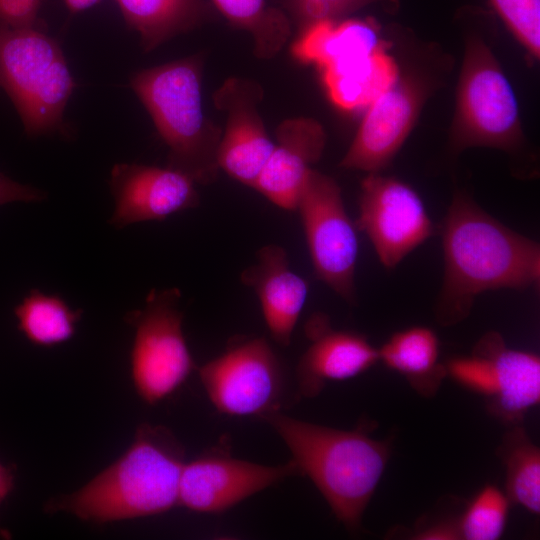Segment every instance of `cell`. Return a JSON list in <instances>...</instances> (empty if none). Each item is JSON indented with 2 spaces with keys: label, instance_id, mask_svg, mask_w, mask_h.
Listing matches in <instances>:
<instances>
[{
  "label": "cell",
  "instance_id": "obj_27",
  "mask_svg": "<svg viewBox=\"0 0 540 540\" xmlns=\"http://www.w3.org/2000/svg\"><path fill=\"white\" fill-rule=\"evenodd\" d=\"M531 56L540 55V0H489Z\"/></svg>",
  "mask_w": 540,
  "mask_h": 540
},
{
  "label": "cell",
  "instance_id": "obj_30",
  "mask_svg": "<svg viewBox=\"0 0 540 540\" xmlns=\"http://www.w3.org/2000/svg\"><path fill=\"white\" fill-rule=\"evenodd\" d=\"M45 197V193L40 189L21 184L0 173V205L14 201H41Z\"/></svg>",
  "mask_w": 540,
  "mask_h": 540
},
{
  "label": "cell",
  "instance_id": "obj_8",
  "mask_svg": "<svg viewBox=\"0 0 540 540\" xmlns=\"http://www.w3.org/2000/svg\"><path fill=\"white\" fill-rule=\"evenodd\" d=\"M316 277L350 304L356 302L359 243L341 189L330 176L308 172L296 209Z\"/></svg>",
  "mask_w": 540,
  "mask_h": 540
},
{
  "label": "cell",
  "instance_id": "obj_29",
  "mask_svg": "<svg viewBox=\"0 0 540 540\" xmlns=\"http://www.w3.org/2000/svg\"><path fill=\"white\" fill-rule=\"evenodd\" d=\"M41 0H0V24L11 28L35 27Z\"/></svg>",
  "mask_w": 540,
  "mask_h": 540
},
{
  "label": "cell",
  "instance_id": "obj_32",
  "mask_svg": "<svg viewBox=\"0 0 540 540\" xmlns=\"http://www.w3.org/2000/svg\"><path fill=\"white\" fill-rule=\"evenodd\" d=\"M15 485V468L12 465L5 466L0 462V505L13 490ZM1 536L5 533L0 528Z\"/></svg>",
  "mask_w": 540,
  "mask_h": 540
},
{
  "label": "cell",
  "instance_id": "obj_14",
  "mask_svg": "<svg viewBox=\"0 0 540 540\" xmlns=\"http://www.w3.org/2000/svg\"><path fill=\"white\" fill-rule=\"evenodd\" d=\"M196 183L184 173L166 167L119 163L109 180L114 212L109 220L117 228L145 221H161L195 208L200 197Z\"/></svg>",
  "mask_w": 540,
  "mask_h": 540
},
{
  "label": "cell",
  "instance_id": "obj_12",
  "mask_svg": "<svg viewBox=\"0 0 540 540\" xmlns=\"http://www.w3.org/2000/svg\"><path fill=\"white\" fill-rule=\"evenodd\" d=\"M262 86L251 79L230 77L213 93L217 109L226 112L218 148V166L234 180L254 188L273 148L258 111Z\"/></svg>",
  "mask_w": 540,
  "mask_h": 540
},
{
  "label": "cell",
  "instance_id": "obj_17",
  "mask_svg": "<svg viewBox=\"0 0 540 540\" xmlns=\"http://www.w3.org/2000/svg\"><path fill=\"white\" fill-rule=\"evenodd\" d=\"M311 344L297 367L300 393L314 397L328 381L355 377L379 360L378 349L366 337L330 328L326 316L317 314L306 325Z\"/></svg>",
  "mask_w": 540,
  "mask_h": 540
},
{
  "label": "cell",
  "instance_id": "obj_24",
  "mask_svg": "<svg viewBox=\"0 0 540 540\" xmlns=\"http://www.w3.org/2000/svg\"><path fill=\"white\" fill-rule=\"evenodd\" d=\"M235 27L250 33L254 54L268 60L278 54L291 35V22L283 11L266 0H211Z\"/></svg>",
  "mask_w": 540,
  "mask_h": 540
},
{
  "label": "cell",
  "instance_id": "obj_5",
  "mask_svg": "<svg viewBox=\"0 0 540 540\" xmlns=\"http://www.w3.org/2000/svg\"><path fill=\"white\" fill-rule=\"evenodd\" d=\"M75 82L59 44L36 27L0 24V88L24 131L35 137L62 128Z\"/></svg>",
  "mask_w": 540,
  "mask_h": 540
},
{
  "label": "cell",
  "instance_id": "obj_23",
  "mask_svg": "<svg viewBox=\"0 0 540 540\" xmlns=\"http://www.w3.org/2000/svg\"><path fill=\"white\" fill-rule=\"evenodd\" d=\"M14 314L19 331L41 347H52L71 339L83 310H74L59 295L32 289L19 303Z\"/></svg>",
  "mask_w": 540,
  "mask_h": 540
},
{
  "label": "cell",
  "instance_id": "obj_26",
  "mask_svg": "<svg viewBox=\"0 0 540 540\" xmlns=\"http://www.w3.org/2000/svg\"><path fill=\"white\" fill-rule=\"evenodd\" d=\"M510 500L493 485L483 487L457 521L460 539L496 540L505 530Z\"/></svg>",
  "mask_w": 540,
  "mask_h": 540
},
{
  "label": "cell",
  "instance_id": "obj_21",
  "mask_svg": "<svg viewBox=\"0 0 540 540\" xmlns=\"http://www.w3.org/2000/svg\"><path fill=\"white\" fill-rule=\"evenodd\" d=\"M127 26L140 36L145 52L214 18L204 0H116Z\"/></svg>",
  "mask_w": 540,
  "mask_h": 540
},
{
  "label": "cell",
  "instance_id": "obj_25",
  "mask_svg": "<svg viewBox=\"0 0 540 540\" xmlns=\"http://www.w3.org/2000/svg\"><path fill=\"white\" fill-rule=\"evenodd\" d=\"M501 457L506 471V495L510 502L533 514L540 512V450L526 431L514 425L503 441Z\"/></svg>",
  "mask_w": 540,
  "mask_h": 540
},
{
  "label": "cell",
  "instance_id": "obj_22",
  "mask_svg": "<svg viewBox=\"0 0 540 540\" xmlns=\"http://www.w3.org/2000/svg\"><path fill=\"white\" fill-rule=\"evenodd\" d=\"M439 340L427 327H411L394 333L380 349L379 360L404 376L423 395L435 393L446 376L439 363Z\"/></svg>",
  "mask_w": 540,
  "mask_h": 540
},
{
  "label": "cell",
  "instance_id": "obj_18",
  "mask_svg": "<svg viewBox=\"0 0 540 540\" xmlns=\"http://www.w3.org/2000/svg\"><path fill=\"white\" fill-rule=\"evenodd\" d=\"M256 258V263L241 273V282L256 293L272 338L288 346L308 295V284L291 269L282 246L265 245Z\"/></svg>",
  "mask_w": 540,
  "mask_h": 540
},
{
  "label": "cell",
  "instance_id": "obj_13",
  "mask_svg": "<svg viewBox=\"0 0 540 540\" xmlns=\"http://www.w3.org/2000/svg\"><path fill=\"white\" fill-rule=\"evenodd\" d=\"M297 473L292 460L267 466L224 455L201 456L183 466L178 505L198 513H221Z\"/></svg>",
  "mask_w": 540,
  "mask_h": 540
},
{
  "label": "cell",
  "instance_id": "obj_11",
  "mask_svg": "<svg viewBox=\"0 0 540 540\" xmlns=\"http://www.w3.org/2000/svg\"><path fill=\"white\" fill-rule=\"evenodd\" d=\"M357 230L370 240L380 263L395 268L434 234L419 194L393 177L369 173L361 182Z\"/></svg>",
  "mask_w": 540,
  "mask_h": 540
},
{
  "label": "cell",
  "instance_id": "obj_7",
  "mask_svg": "<svg viewBox=\"0 0 540 540\" xmlns=\"http://www.w3.org/2000/svg\"><path fill=\"white\" fill-rule=\"evenodd\" d=\"M177 288L152 289L140 310L127 313L135 329L131 378L139 397L155 405L173 394L195 369L183 330Z\"/></svg>",
  "mask_w": 540,
  "mask_h": 540
},
{
  "label": "cell",
  "instance_id": "obj_15",
  "mask_svg": "<svg viewBox=\"0 0 540 540\" xmlns=\"http://www.w3.org/2000/svg\"><path fill=\"white\" fill-rule=\"evenodd\" d=\"M422 102L423 90L411 80L398 81L380 95L366 108L340 166L368 173L384 169L413 128Z\"/></svg>",
  "mask_w": 540,
  "mask_h": 540
},
{
  "label": "cell",
  "instance_id": "obj_3",
  "mask_svg": "<svg viewBox=\"0 0 540 540\" xmlns=\"http://www.w3.org/2000/svg\"><path fill=\"white\" fill-rule=\"evenodd\" d=\"M285 442L299 473L307 475L344 526L356 531L384 474L387 443L360 431L338 430L284 415L260 416Z\"/></svg>",
  "mask_w": 540,
  "mask_h": 540
},
{
  "label": "cell",
  "instance_id": "obj_4",
  "mask_svg": "<svg viewBox=\"0 0 540 540\" xmlns=\"http://www.w3.org/2000/svg\"><path fill=\"white\" fill-rule=\"evenodd\" d=\"M203 66V54H194L138 71L130 86L168 147L167 166L208 185L220 172L222 130L203 110Z\"/></svg>",
  "mask_w": 540,
  "mask_h": 540
},
{
  "label": "cell",
  "instance_id": "obj_2",
  "mask_svg": "<svg viewBox=\"0 0 540 540\" xmlns=\"http://www.w3.org/2000/svg\"><path fill=\"white\" fill-rule=\"evenodd\" d=\"M185 451L162 425L142 423L128 449L80 489L51 497L46 513L103 524L169 511L178 505Z\"/></svg>",
  "mask_w": 540,
  "mask_h": 540
},
{
  "label": "cell",
  "instance_id": "obj_20",
  "mask_svg": "<svg viewBox=\"0 0 540 540\" xmlns=\"http://www.w3.org/2000/svg\"><path fill=\"white\" fill-rule=\"evenodd\" d=\"M319 71L329 99L345 111L367 108L399 81L398 66L386 47Z\"/></svg>",
  "mask_w": 540,
  "mask_h": 540
},
{
  "label": "cell",
  "instance_id": "obj_6",
  "mask_svg": "<svg viewBox=\"0 0 540 540\" xmlns=\"http://www.w3.org/2000/svg\"><path fill=\"white\" fill-rule=\"evenodd\" d=\"M519 107L495 56L478 36L468 38L457 90L451 146L513 151L522 141Z\"/></svg>",
  "mask_w": 540,
  "mask_h": 540
},
{
  "label": "cell",
  "instance_id": "obj_10",
  "mask_svg": "<svg viewBox=\"0 0 540 540\" xmlns=\"http://www.w3.org/2000/svg\"><path fill=\"white\" fill-rule=\"evenodd\" d=\"M199 376L209 400L223 414L262 416L279 410L283 372L263 337L232 342L199 368Z\"/></svg>",
  "mask_w": 540,
  "mask_h": 540
},
{
  "label": "cell",
  "instance_id": "obj_31",
  "mask_svg": "<svg viewBox=\"0 0 540 540\" xmlns=\"http://www.w3.org/2000/svg\"><path fill=\"white\" fill-rule=\"evenodd\" d=\"M415 538L422 540H453L460 539V536L456 523H440L421 531L415 535Z\"/></svg>",
  "mask_w": 540,
  "mask_h": 540
},
{
  "label": "cell",
  "instance_id": "obj_33",
  "mask_svg": "<svg viewBox=\"0 0 540 540\" xmlns=\"http://www.w3.org/2000/svg\"><path fill=\"white\" fill-rule=\"evenodd\" d=\"M72 13H78L95 5L99 0H64Z\"/></svg>",
  "mask_w": 540,
  "mask_h": 540
},
{
  "label": "cell",
  "instance_id": "obj_28",
  "mask_svg": "<svg viewBox=\"0 0 540 540\" xmlns=\"http://www.w3.org/2000/svg\"><path fill=\"white\" fill-rule=\"evenodd\" d=\"M381 0H285V7L302 30L321 20L344 17L370 3Z\"/></svg>",
  "mask_w": 540,
  "mask_h": 540
},
{
  "label": "cell",
  "instance_id": "obj_9",
  "mask_svg": "<svg viewBox=\"0 0 540 540\" xmlns=\"http://www.w3.org/2000/svg\"><path fill=\"white\" fill-rule=\"evenodd\" d=\"M446 375L479 393L497 419L518 425L540 401V359L535 353L509 348L503 337L490 331L469 356L445 365Z\"/></svg>",
  "mask_w": 540,
  "mask_h": 540
},
{
  "label": "cell",
  "instance_id": "obj_19",
  "mask_svg": "<svg viewBox=\"0 0 540 540\" xmlns=\"http://www.w3.org/2000/svg\"><path fill=\"white\" fill-rule=\"evenodd\" d=\"M387 46L372 20H321L300 31L299 37L291 46V53L296 60L315 64L320 69L372 54Z\"/></svg>",
  "mask_w": 540,
  "mask_h": 540
},
{
  "label": "cell",
  "instance_id": "obj_1",
  "mask_svg": "<svg viewBox=\"0 0 540 540\" xmlns=\"http://www.w3.org/2000/svg\"><path fill=\"white\" fill-rule=\"evenodd\" d=\"M444 277L436 320H465L476 297L498 289L538 288L540 246L484 211L469 195L455 193L443 221Z\"/></svg>",
  "mask_w": 540,
  "mask_h": 540
},
{
  "label": "cell",
  "instance_id": "obj_16",
  "mask_svg": "<svg viewBox=\"0 0 540 540\" xmlns=\"http://www.w3.org/2000/svg\"><path fill=\"white\" fill-rule=\"evenodd\" d=\"M275 136L273 151L253 189L274 205L295 210L308 172L322 156L326 133L317 120L297 117L281 122Z\"/></svg>",
  "mask_w": 540,
  "mask_h": 540
}]
</instances>
